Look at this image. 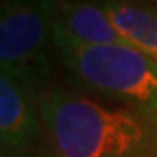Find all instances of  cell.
Returning <instances> with one entry per match:
<instances>
[{"instance_id": "cell-1", "label": "cell", "mask_w": 157, "mask_h": 157, "mask_svg": "<svg viewBox=\"0 0 157 157\" xmlns=\"http://www.w3.org/2000/svg\"><path fill=\"white\" fill-rule=\"evenodd\" d=\"M40 116L57 157H142L155 142V121L68 91L48 93Z\"/></svg>"}, {"instance_id": "cell-2", "label": "cell", "mask_w": 157, "mask_h": 157, "mask_svg": "<svg viewBox=\"0 0 157 157\" xmlns=\"http://www.w3.org/2000/svg\"><path fill=\"white\" fill-rule=\"evenodd\" d=\"M63 64L82 83L157 123V59L129 44L83 46L53 38Z\"/></svg>"}, {"instance_id": "cell-3", "label": "cell", "mask_w": 157, "mask_h": 157, "mask_svg": "<svg viewBox=\"0 0 157 157\" xmlns=\"http://www.w3.org/2000/svg\"><path fill=\"white\" fill-rule=\"evenodd\" d=\"M57 0H2L0 66L27 82L53 34Z\"/></svg>"}, {"instance_id": "cell-4", "label": "cell", "mask_w": 157, "mask_h": 157, "mask_svg": "<svg viewBox=\"0 0 157 157\" xmlns=\"http://www.w3.org/2000/svg\"><path fill=\"white\" fill-rule=\"evenodd\" d=\"M53 38L83 46L127 44L112 23L106 8L91 0H59L53 19Z\"/></svg>"}, {"instance_id": "cell-5", "label": "cell", "mask_w": 157, "mask_h": 157, "mask_svg": "<svg viewBox=\"0 0 157 157\" xmlns=\"http://www.w3.org/2000/svg\"><path fill=\"white\" fill-rule=\"evenodd\" d=\"M27 82L0 72V138L2 148L23 150L38 132V116L27 93Z\"/></svg>"}, {"instance_id": "cell-6", "label": "cell", "mask_w": 157, "mask_h": 157, "mask_svg": "<svg viewBox=\"0 0 157 157\" xmlns=\"http://www.w3.org/2000/svg\"><path fill=\"white\" fill-rule=\"evenodd\" d=\"M102 6L129 46L157 59V10L138 2L104 0Z\"/></svg>"}, {"instance_id": "cell-7", "label": "cell", "mask_w": 157, "mask_h": 157, "mask_svg": "<svg viewBox=\"0 0 157 157\" xmlns=\"http://www.w3.org/2000/svg\"><path fill=\"white\" fill-rule=\"evenodd\" d=\"M125 2H138V4H142L144 0H125Z\"/></svg>"}]
</instances>
